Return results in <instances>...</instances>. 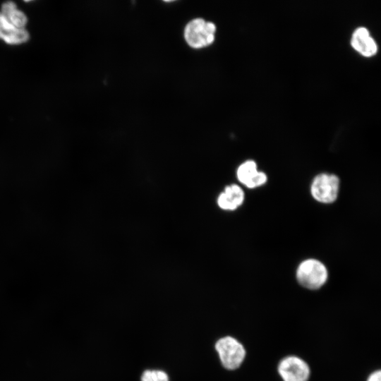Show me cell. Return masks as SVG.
Listing matches in <instances>:
<instances>
[{
    "mask_svg": "<svg viewBox=\"0 0 381 381\" xmlns=\"http://www.w3.org/2000/svg\"><path fill=\"white\" fill-rule=\"evenodd\" d=\"M328 272L326 266L317 259L310 258L302 261L296 270V279L303 287L315 290L326 283Z\"/></svg>",
    "mask_w": 381,
    "mask_h": 381,
    "instance_id": "obj_1",
    "label": "cell"
},
{
    "mask_svg": "<svg viewBox=\"0 0 381 381\" xmlns=\"http://www.w3.org/2000/svg\"><path fill=\"white\" fill-rule=\"evenodd\" d=\"M216 26L202 18L190 20L186 26L184 37L187 43L195 49L211 44L214 40Z\"/></svg>",
    "mask_w": 381,
    "mask_h": 381,
    "instance_id": "obj_3",
    "label": "cell"
},
{
    "mask_svg": "<svg viewBox=\"0 0 381 381\" xmlns=\"http://www.w3.org/2000/svg\"><path fill=\"white\" fill-rule=\"evenodd\" d=\"M141 381H169L168 375L159 370H146L141 376Z\"/></svg>",
    "mask_w": 381,
    "mask_h": 381,
    "instance_id": "obj_11",
    "label": "cell"
},
{
    "mask_svg": "<svg viewBox=\"0 0 381 381\" xmlns=\"http://www.w3.org/2000/svg\"><path fill=\"white\" fill-rule=\"evenodd\" d=\"M339 179L337 175L322 173L317 175L312 181L310 193L321 203L334 202L338 196Z\"/></svg>",
    "mask_w": 381,
    "mask_h": 381,
    "instance_id": "obj_4",
    "label": "cell"
},
{
    "mask_svg": "<svg viewBox=\"0 0 381 381\" xmlns=\"http://www.w3.org/2000/svg\"><path fill=\"white\" fill-rule=\"evenodd\" d=\"M222 365L227 370H234L243 363L246 351L243 345L236 339L226 336L219 339L215 344Z\"/></svg>",
    "mask_w": 381,
    "mask_h": 381,
    "instance_id": "obj_2",
    "label": "cell"
},
{
    "mask_svg": "<svg viewBox=\"0 0 381 381\" xmlns=\"http://www.w3.org/2000/svg\"><path fill=\"white\" fill-rule=\"evenodd\" d=\"M366 381H381V371L377 370L369 375Z\"/></svg>",
    "mask_w": 381,
    "mask_h": 381,
    "instance_id": "obj_12",
    "label": "cell"
},
{
    "mask_svg": "<svg viewBox=\"0 0 381 381\" xmlns=\"http://www.w3.org/2000/svg\"><path fill=\"white\" fill-rule=\"evenodd\" d=\"M236 176L239 182L248 188L261 186L267 181V175L258 170L257 164L253 160L242 163L237 169Z\"/></svg>",
    "mask_w": 381,
    "mask_h": 381,
    "instance_id": "obj_6",
    "label": "cell"
},
{
    "mask_svg": "<svg viewBox=\"0 0 381 381\" xmlns=\"http://www.w3.org/2000/svg\"><path fill=\"white\" fill-rule=\"evenodd\" d=\"M1 15L11 25L17 28L24 29L27 23V17L24 13L17 9L16 5L13 1H7L1 6Z\"/></svg>",
    "mask_w": 381,
    "mask_h": 381,
    "instance_id": "obj_10",
    "label": "cell"
},
{
    "mask_svg": "<svg viewBox=\"0 0 381 381\" xmlns=\"http://www.w3.org/2000/svg\"><path fill=\"white\" fill-rule=\"evenodd\" d=\"M277 371L283 381H308L310 375L308 364L294 355L283 358L279 362Z\"/></svg>",
    "mask_w": 381,
    "mask_h": 381,
    "instance_id": "obj_5",
    "label": "cell"
},
{
    "mask_svg": "<svg viewBox=\"0 0 381 381\" xmlns=\"http://www.w3.org/2000/svg\"><path fill=\"white\" fill-rule=\"evenodd\" d=\"M245 199L243 189L236 184H231L217 198L218 206L224 210H234L240 207Z\"/></svg>",
    "mask_w": 381,
    "mask_h": 381,
    "instance_id": "obj_7",
    "label": "cell"
},
{
    "mask_svg": "<svg viewBox=\"0 0 381 381\" xmlns=\"http://www.w3.org/2000/svg\"><path fill=\"white\" fill-rule=\"evenodd\" d=\"M0 39L10 44H19L28 40L29 34L25 28L11 25L0 13Z\"/></svg>",
    "mask_w": 381,
    "mask_h": 381,
    "instance_id": "obj_9",
    "label": "cell"
},
{
    "mask_svg": "<svg viewBox=\"0 0 381 381\" xmlns=\"http://www.w3.org/2000/svg\"><path fill=\"white\" fill-rule=\"evenodd\" d=\"M351 43L356 51L365 56H371L377 50L375 41L370 35L368 29L364 27H360L355 30Z\"/></svg>",
    "mask_w": 381,
    "mask_h": 381,
    "instance_id": "obj_8",
    "label": "cell"
}]
</instances>
